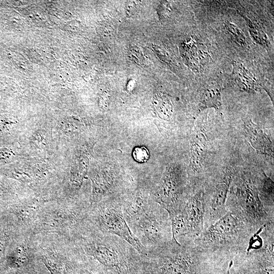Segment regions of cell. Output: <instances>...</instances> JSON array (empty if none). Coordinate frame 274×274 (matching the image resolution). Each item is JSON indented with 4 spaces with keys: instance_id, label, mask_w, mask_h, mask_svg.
<instances>
[{
    "instance_id": "18",
    "label": "cell",
    "mask_w": 274,
    "mask_h": 274,
    "mask_svg": "<svg viewBox=\"0 0 274 274\" xmlns=\"http://www.w3.org/2000/svg\"><path fill=\"white\" fill-rule=\"evenodd\" d=\"M42 261L51 274H70L65 267L55 258L43 257Z\"/></svg>"
},
{
    "instance_id": "16",
    "label": "cell",
    "mask_w": 274,
    "mask_h": 274,
    "mask_svg": "<svg viewBox=\"0 0 274 274\" xmlns=\"http://www.w3.org/2000/svg\"><path fill=\"white\" fill-rule=\"evenodd\" d=\"M224 27L231 39L238 45L246 47L247 42L243 32L236 25L229 21L224 23Z\"/></svg>"
},
{
    "instance_id": "23",
    "label": "cell",
    "mask_w": 274,
    "mask_h": 274,
    "mask_svg": "<svg viewBox=\"0 0 274 274\" xmlns=\"http://www.w3.org/2000/svg\"><path fill=\"white\" fill-rule=\"evenodd\" d=\"M143 274H146V273H144V272H143Z\"/></svg>"
},
{
    "instance_id": "13",
    "label": "cell",
    "mask_w": 274,
    "mask_h": 274,
    "mask_svg": "<svg viewBox=\"0 0 274 274\" xmlns=\"http://www.w3.org/2000/svg\"><path fill=\"white\" fill-rule=\"evenodd\" d=\"M221 88L215 83L206 85L201 90L199 100L198 111L213 108L220 111L222 108Z\"/></svg>"
},
{
    "instance_id": "7",
    "label": "cell",
    "mask_w": 274,
    "mask_h": 274,
    "mask_svg": "<svg viewBox=\"0 0 274 274\" xmlns=\"http://www.w3.org/2000/svg\"><path fill=\"white\" fill-rule=\"evenodd\" d=\"M234 173L232 167H226L215 178L210 192L204 193L203 230L227 213L226 203Z\"/></svg>"
},
{
    "instance_id": "17",
    "label": "cell",
    "mask_w": 274,
    "mask_h": 274,
    "mask_svg": "<svg viewBox=\"0 0 274 274\" xmlns=\"http://www.w3.org/2000/svg\"><path fill=\"white\" fill-rule=\"evenodd\" d=\"M154 100V106L158 113L163 117H169L173 112V107L168 97L161 94L156 96Z\"/></svg>"
},
{
    "instance_id": "8",
    "label": "cell",
    "mask_w": 274,
    "mask_h": 274,
    "mask_svg": "<svg viewBox=\"0 0 274 274\" xmlns=\"http://www.w3.org/2000/svg\"><path fill=\"white\" fill-rule=\"evenodd\" d=\"M177 212L181 217L185 229V237L182 241H192L203 231L204 190L199 188L187 196Z\"/></svg>"
},
{
    "instance_id": "21",
    "label": "cell",
    "mask_w": 274,
    "mask_h": 274,
    "mask_svg": "<svg viewBox=\"0 0 274 274\" xmlns=\"http://www.w3.org/2000/svg\"><path fill=\"white\" fill-rule=\"evenodd\" d=\"M5 251V247L4 244L0 242V256H1Z\"/></svg>"
},
{
    "instance_id": "10",
    "label": "cell",
    "mask_w": 274,
    "mask_h": 274,
    "mask_svg": "<svg viewBox=\"0 0 274 274\" xmlns=\"http://www.w3.org/2000/svg\"><path fill=\"white\" fill-rule=\"evenodd\" d=\"M244 133L248 140L257 151L265 156L273 157V145L268 136L251 120L244 124Z\"/></svg>"
},
{
    "instance_id": "2",
    "label": "cell",
    "mask_w": 274,
    "mask_h": 274,
    "mask_svg": "<svg viewBox=\"0 0 274 274\" xmlns=\"http://www.w3.org/2000/svg\"><path fill=\"white\" fill-rule=\"evenodd\" d=\"M146 274H201L204 254L192 241L172 239L165 245L148 251L142 257Z\"/></svg>"
},
{
    "instance_id": "12",
    "label": "cell",
    "mask_w": 274,
    "mask_h": 274,
    "mask_svg": "<svg viewBox=\"0 0 274 274\" xmlns=\"http://www.w3.org/2000/svg\"><path fill=\"white\" fill-rule=\"evenodd\" d=\"M79 212L66 213L61 211L50 212L44 217L42 224L47 230H58L66 226L75 225L79 222Z\"/></svg>"
},
{
    "instance_id": "5",
    "label": "cell",
    "mask_w": 274,
    "mask_h": 274,
    "mask_svg": "<svg viewBox=\"0 0 274 274\" xmlns=\"http://www.w3.org/2000/svg\"><path fill=\"white\" fill-rule=\"evenodd\" d=\"M129 226L147 253L165 245L173 239L168 214L158 204H152Z\"/></svg>"
},
{
    "instance_id": "1",
    "label": "cell",
    "mask_w": 274,
    "mask_h": 274,
    "mask_svg": "<svg viewBox=\"0 0 274 274\" xmlns=\"http://www.w3.org/2000/svg\"><path fill=\"white\" fill-rule=\"evenodd\" d=\"M93 226V225H92ZM80 246L99 267L97 274H143V263L138 252L121 238L102 233L93 226Z\"/></svg>"
},
{
    "instance_id": "22",
    "label": "cell",
    "mask_w": 274,
    "mask_h": 274,
    "mask_svg": "<svg viewBox=\"0 0 274 274\" xmlns=\"http://www.w3.org/2000/svg\"><path fill=\"white\" fill-rule=\"evenodd\" d=\"M85 274H97L89 269H85Z\"/></svg>"
},
{
    "instance_id": "19",
    "label": "cell",
    "mask_w": 274,
    "mask_h": 274,
    "mask_svg": "<svg viewBox=\"0 0 274 274\" xmlns=\"http://www.w3.org/2000/svg\"><path fill=\"white\" fill-rule=\"evenodd\" d=\"M13 257V263L17 267L23 266L28 259L26 249L23 246L18 247Z\"/></svg>"
},
{
    "instance_id": "20",
    "label": "cell",
    "mask_w": 274,
    "mask_h": 274,
    "mask_svg": "<svg viewBox=\"0 0 274 274\" xmlns=\"http://www.w3.org/2000/svg\"><path fill=\"white\" fill-rule=\"evenodd\" d=\"M134 159L138 162L144 163L148 161L150 154L148 150L145 147H138L132 151Z\"/></svg>"
},
{
    "instance_id": "4",
    "label": "cell",
    "mask_w": 274,
    "mask_h": 274,
    "mask_svg": "<svg viewBox=\"0 0 274 274\" xmlns=\"http://www.w3.org/2000/svg\"><path fill=\"white\" fill-rule=\"evenodd\" d=\"M232 197L227 198L226 208L256 232L264 225L274 222L261 201L257 184L251 176L242 175L232 188Z\"/></svg>"
},
{
    "instance_id": "6",
    "label": "cell",
    "mask_w": 274,
    "mask_h": 274,
    "mask_svg": "<svg viewBox=\"0 0 274 274\" xmlns=\"http://www.w3.org/2000/svg\"><path fill=\"white\" fill-rule=\"evenodd\" d=\"M90 223L102 233L117 236L132 246L145 257L147 251L135 237L124 216L122 204L108 202L99 204L90 213Z\"/></svg>"
},
{
    "instance_id": "11",
    "label": "cell",
    "mask_w": 274,
    "mask_h": 274,
    "mask_svg": "<svg viewBox=\"0 0 274 274\" xmlns=\"http://www.w3.org/2000/svg\"><path fill=\"white\" fill-rule=\"evenodd\" d=\"M232 66L231 79L238 89L248 92H253L261 88L255 77L242 63L234 61Z\"/></svg>"
},
{
    "instance_id": "3",
    "label": "cell",
    "mask_w": 274,
    "mask_h": 274,
    "mask_svg": "<svg viewBox=\"0 0 274 274\" xmlns=\"http://www.w3.org/2000/svg\"><path fill=\"white\" fill-rule=\"evenodd\" d=\"M254 232L242 220L227 212L192 242L201 252L245 251Z\"/></svg>"
},
{
    "instance_id": "15",
    "label": "cell",
    "mask_w": 274,
    "mask_h": 274,
    "mask_svg": "<svg viewBox=\"0 0 274 274\" xmlns=\"http://www.w3.org/2000/svg\"><path fill=\"white\" fill-rule=\"evenodd\" d=\"M246 21L250 36L253 41L256 44L269 49L270 43L266 33L262 28L255 22L252 21L247 16L238 13Z\"/></svg>"
},
{
    "instance_id": "9",
    "label": "cell",
    "mask_w": 274,
    "mask_h": 274,
    "mask_svg": "<svg viewBox=\"0 0 274 274\" xmlns=\"http://www.w3.org/2000/svg\"><path fill=\"white\" fill-rule=\"evenodd\" d=\"M180 52L185 64L195 73L202 71L211 58L207 46L195 36L181 42Z\"/></svg>"
},
{
    "instance_id": "14",
    "label": "cell",
    "mask_w": 274,
    "mask_h": 274,
    "mask_svg": "<svg viewBox=\"0 0 274 274\" xmlns=\"http://www.w3.org/2000/svg\"><path fill=\"white\" fill-rule=\"evenodd\" d=\"M207 148V139L204 135L202 133H195L192 141L190 151L191 166L195 173H199L201 169Z\"/></svg>"
}]
</instances>
